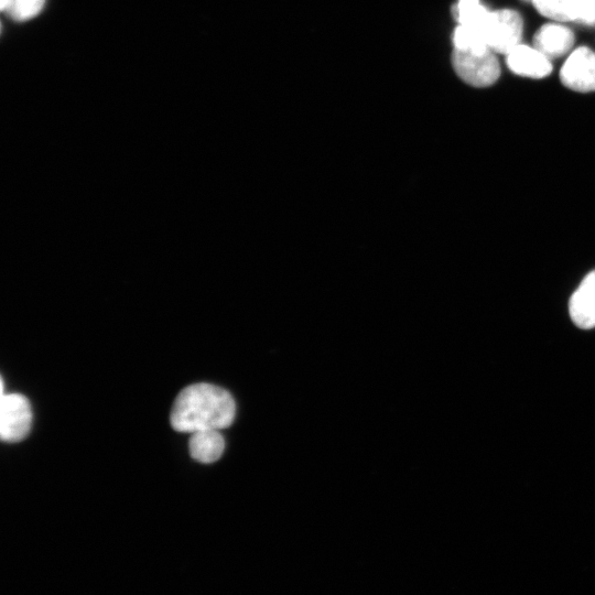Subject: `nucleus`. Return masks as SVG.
<instances>
[{"mask_svg": "<svg viewBox=\"0 0 595 595\" xmlns=\"http://www.w3.org/2000/svg\"><path fill=\"white\" fill-rule=\"evenodd\" d=\"M235 414L236 403L227 390L198 382L185 387L176 396L170 422L177 432L221 430L234 422Z\"/></svg>", "mask_w": 595, "mask_h": 595, "instance_id": "1", "label": "nucleus"}, {"mask_svg": "<svg viewBox=\"0 0 595 595\" xmlns=\"http://www.w3.org/2000/svg\"><path fill=\"white\" fill-rule=\"evenodd\" d=\"M452 65L461 79L474 87L493 85L500 75V66L494 52H468L454 48Z\"/></svg>", "mask_w": 595, "mask_h": 595, "instance_id": "2", "label": "nucleus"}, {"mask_svg": "<svg viewBox=\"0 0 595 595\" xmlns=\"http://www.w3.org/2000/svg\"><path fill=\"white\" fill-rule=\"evenodd\" d=\"M522 25V19L515 10L490 11L482 28V34L493 52L507 55L520 44Z\"/></svg>", "mask_w": 595, "mask_h": 595, "instance_id": "3", "label": "nucleus"}, {"mask_svg": "<svg viewBox=\"0 0 595 595\" xmlns=\"http://www.w3.org/2000/svg\"><path fill=\"white\" fill-rule=\"evenodd\" d=\"M33 413L30 401L20 393L1 394L0 436L3 442H19L30 432Z\"/></svg>", "mask_w": 595, "mask_h": 595, "instance_id": "4", "label": "nucleus"}, {"mask_svg": "<svg viewBox=\"0 0 595 595\" xmlns=\"http://www.w3.org/2000/svg\"><path fill=\"white\" fill-rule=\"evenodd\" d=\"M560 79L567 88L589 93L595 90V53L586 47L575 48L560 71Z\"/></svg>", "mask_w": 595, "mask_h": 595, "instance_id": "5", "label": "nucleus"}, {"mask_svg": "<svg viewBox=\"0 0 595 595\" xmlns=\"http://www.w3.org/2000/svg\"><path fill=\"white\" fill-rule=\"evenodd\" d=\"M507 66L517 75L542 78L552 72L550 60L534 46L523 44L512 48L506 57Z\"/></svg>", "mask_w": 595, "mask_h": 595, "instance_id": "6", "label": "nucleus"}, {"mask_svg": "<svg viewBox=\"0 0 595 595\" xmlns=\"http://www.w3.org/2000/svg\"><path fill=\"white\" fill-rule=\"evenodd\" d=\"M569 313L577 327H595V270L589 272L572 294Z\"/></svg>", "mask_w": 595, "mask_h": 595, "instance_id": "7", "label": "nucleus"}, {"mask_svg": "<svg viewBox=\"0 0 595 595\" xmlns=\"http://www.w3.org/2000/svg\"><path fill=\"white\" fill-rule=\"evenodd\" d=\"M573 44L572 30L556 23L542 25L533 36V46L549 60L565 55Z\"/></svg>", "mask_w": 595, "mask_h": 595, "instance_id": "8", "label": "nucleus"}, {"mask_svg": "<svg viewBox=\"0 0 595 595\" xmlns=\"http://www.w3.org/2000/svg\"><path fill=\"white\" fill-rule=\"evenodd\" d=\"M188 448L195 461L209 464L220 458L225 441L219 430H199L191 433Z\"/></svg>", "mask_w": 595, "mask_h": 595, "instance_id": "9", "label": "nucleus"}, {"mask_svg": "<svg viewBox=\"0 0 595 595\" xmlns=\"http://www.w3.org/2000/svg\"><path fill=\"white\" fill-rule=\"evenodd\" d=\"M489 12L480 0H457L452 7V14L459 25L473 28L480 33Z\"/></svg>", "mask_w": 595, "mask_h": 595, "instance_id": "10", "label": "nucleus"}, {"mask_svg": "<svg viewBox=\"0 0 595 595\" xmlns=\"http://www.w3.org/2000/svg\"><path fill=\"white\" fill-rule=\"evenodd\" d=\"M537 11L560 22L576 21L580 0H531Z\"/></svg>", "mask_w": 595, "mask_h": 595, "instance_id": "11", "label": "nucleus"}, {"mask_svg": "<svg viewBox=\"0 0 595 595\" xmlns=\"http://www.w3.org/2000/svg\"><path fill=\"white\" fill-rule=\"evenodd\" d=\"M45 0H0L3 13L15 21H26L37 15Z\"/></svg>", "mask_w": 595, "mask_h": 595, "instance_id": "12", "label": "nucleus"}, {"mask_svg": "<svg viewBox=\"0 0 595 595\" xmlns=\"http://www.w3.org/2000/svg\"><path fill=\"white\" fill-rule=\"evenodd\" d=\"M453 43L454 48L459 51L484 52L489 48L479 31L459 24L454 30Z\"/></svg>", "mask_w": 595, "mask_h": 595, "instance_id": "13", "label": "nucleus"}, {"mask_svg": "<svg viewBox=\"0 0 595 595\" xmlns=\"http://www.w3.org/2000/svg\"><path fill=\"white\" fill-rule=\"evenodd\" d=\"M576 21L585 25H595V0H580Z\"/></svg>", "mask_w": 595, "mask_h": 595, "instance_id": "14", "label": "nucleus"}, {"mask_svg": "<svg viewBox=\"0 0 595 595\" xmlns=\"http://www.w3.org/2000/svg\"><path fill=\"white\" fill-rule=\"evenodd\" d=\"M526 1H529V0H526ZM531 1V0H530Z\"/></svg>", "mask_w": 595, "mask_h": 595, "instance_id": "15", "label": "nucleus"}]
</instances>
